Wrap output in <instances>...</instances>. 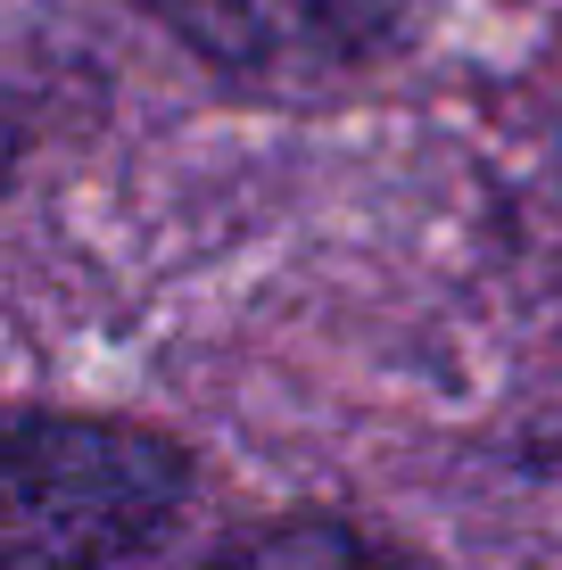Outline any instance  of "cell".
<instances>
[{
  "instance_id": "1",
  "label": "cell",
  "mask_w": 562,
  "mask_h": 570,
  "mask_svg": "<svg viewBox=\"0 0 562 570\" xmlns=\"http://www.w3.org/2000/svg\"><path fill=\"white\" fill-rule=\"evenodd\" d=\"M190 497V455L166 430L91 414L9 422V497L0 562L9 570H125L174 529Z\"/></svg>"
},
{
  "instance_id": "2",
  "label": "cell",
  "mask_w": 562,
  "mask_h": 570,
  "mask_svg": "<svg viewBox=\"0 0 562 570\" xmlns=\"http://www.w3.org/2000/svg\"><path fill=\"white\" fill-rule=\"evenodd\" d=\"M183 50L257 83L356 75L405 42L397 0H141Z\"/></svg>"
},
{
  "instance_id": "3",
  "label": "cell",
  "mask_w": 562,
  "mask_h": 570,
  "mask_svg": "<svg viewBox=\"0 0 562 570\" xmlns=\"http://www.w3.org/2000/svg\"><path fill=\"white\" fill-rule=\"evenodd\" d=\"M199 570H397L364 529H347L332 513H298V521H265L248 538L216 546Z\"/></svg>"
}]
</instances>
